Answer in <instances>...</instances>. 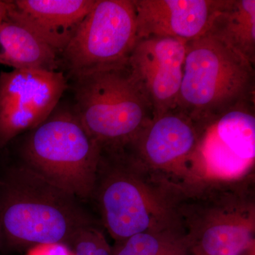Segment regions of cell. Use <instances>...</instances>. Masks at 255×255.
Instances as JSON below:
<instances>
[{
  "instance_id": "cell-9",
  "label": "cell",
  "mask_w": 255,
  "mask_h": 255,
  "mask_svg": "<svg viewBox=\"0 0 255 255\" xmlns=\"http://www.w3.org/2000/svg\"><path fill=\"white\" fill-rule=\"evenodd\" d=\"M68 87V79L58 70L1 72L0 149L46 120Z\"/></svg>"
},
{
  "instance_id": "cell-3",
  "label": "cell",
  "mask_w": 255,
  "mask_h": 255,
  "mask_svg": "<svg viewBox=\"0 0 255 255\" xmlns=\"http://www.w3.org/2000/svg\"><path fill=\"white\" fill-rule=\"evenodd\" d=\"M255 176L186 188L178 218L189 250L239 255L248 249L255 238Z\"/></svg>"
},
{
  "instance_id": "cell-18",
  "label": "cell",
  "mask_w": 255,
  "mask_h": 255,
  "mask_svg": "<svg viewBox=\"0 0 255 255\" xmlns=\"http://www.w3.org/2000/svg\"><path fill=\"white\" fill-rule=\"evenodd\" d=\"M26 255H73L70 247L63 244L34 247L28 250Z\"/></svg>"
},
{
  "instance_id": "cell-11",
  "label": "cell",
  "mask_w": 255,
  "mask_h": 255,
  "mask_svg": "<svg viewBox=\"0 0 255 255\" xmlns=\"http://www.w3.org/2000/svg\"><path fill=\"white\" fill-rule=\"evenodd\" d=\"M186 42L172 37L138 38L129 55V65L147 92L155 117L177 108Z\"/></svg>"
},
{
  "instance_id": "cell-12",
  "label": "cell",
  "mask_w": 255,
  "mask_h": 255,
  "mask_svg": "<svg viewBox=\"0 0 255 255\" xmlns=\"http://www.w3.org/2000/svg\"><path fill=\"white\" fill-rule=\"evenodd\" d=\"M225 0H133L138 38L172 37L183 41L206 34Z\"/></svg>"
},
{
  "instance_id": "cell-16",
  "label": "cell",
  "mask_w": 255,
  "mask_h": 255,
  "mask_svg": "<svg viewBox=\"0 0 255 255\" xmlns=\"http://www.w3.org/2000/svg\"><path fill=\"white\" fill-rule=\"evenodd\" d=\"M117 243L113 255H176L189 250L179 223L137 233Z\"/></svg>"
},
{
  "instance_id": "cell-2",
  "label": "cell",
  "mask_w": 255,
  "mask_h": 255,
  "mask_svg": "<svg viewBox=\"0 0 255 255\" xmlns=\"http://www.w3.org/2000/svg\"><path fill=\"white\" fill-rule=\"evenodd\" d=\"M87 202L19 162L0 178V237L2 248L69 246L84 228L100 223Z\"/></svg>"
},
{
  "instance_id": "cell-19",
  "label": "cell",
  "mask_w": 255,
  "mask_h": 255,
  "mask_svg": "<svg viewBox=\"0 0 255 255\" xmlns=\"http://www.w3.org/2000/svg\"><path fill=\"white\" fill-rule=\"evenodd\" d=\"M8 2L7 1L0 0V24L4 22L7 17Z\"/></svg>"
},
{
  "instance_id": "cell-4",
  "label": "cell",
  "mask_w": 255,
  "mask_h": 255,
  "mask_svg": "<svg viewBox=\"0 0 255 255\" xmlns=\"http://www.w3.org/2000/svg\"><path fill=\"white\" fill-rule=\"evenodd\" d=\"M74 80V110L101 149L125 147L155 117L128 60Z\"/></svg>"
},
{
  "instance_id": "cell-7",
  "label": "cell",
  "mask_w": 255,
  "mask_h": 255,
  "mask_svg": "<svg viewBox=\"0 0 255 255\" xmlns=\"http://www.w3.org/2000/svg\"><path fill=\"white\" fill-rule=\"evenodd\" d=\"M195 123L196 183L236 182L255 176V99Z\"/></svg>"
},
{
  "instance_id": "cell-1",
  "label": "cell",
  "mask_w": 255,
  "mask_h": 255,
  "mask_svg": "<svg viewBox=\"0 0 255 255\" xmlns=\"http://www.w3.org/2000/svg\"><path fill=\"white\" fill-rule=\"evenodd\" d=\"M185 188L140 163L126 147L101 149L90 201L116 242L179 224Z\"/></svg>"
},
{
  "instance_id": "cell-20",
  "label": "cell",
  "mask_w": 255,
  "mask_h": 255,
  "mask_svg": "<svg viewBox=\"0 0 255 255\" xmlns=\"http://www.w3.org/2000/svg\"><path fill=\"white\" fill-rule=\"evenodd\" d=\"M1 249H2V246H1V237H0V250Z\"/></svg>"
},
{
  "instance_id": "cell-5",
  "label": "cell",
  "mask_w": 255,
  "mask_h": 255,
  "mask_svg": "<svg viewBox=\"0 0 255 255\" xmlns=\"http://www.w3.org/2000/svg\"><path fill=\"white\" fill-rule=\"evenodd\" d=\"M100 152L73 106H58L26 132L19 147L21 163L85 202L91 199Z\"/></svg>"
},
{
  "instance_id": "cell-6",
  "label": "cell",
  "mask_w": 255,
  "mask_h": 255,
  "mask_svg": "<svg viewBox=\"0 0 255 255\" xmlns=\"http://www.w3.org/2000/svg\"><path fill=\"white\" fill-rule=\"evenodd\" d=\"M255 65L226 43L206 33L186 42L178 108L194 122L255 99Z\"/></svg>"
},
{
  "instance_id": "cell-13",
  "label": "cell",
  "mask_w": 255,
  "mask_h": 255,
  "mask_svg": "<svg viewBox=\"0 0 255 255\" xmlns=\"http://www.w3.org/2000/svg\"><path fill=\"white\" fill-rule=\"evenodd\" d=\"M6 19L27 28L61 55L96 0L7 1Z\"/></svg>"
},
{
  "instance_id": "cell-10",
  "label": "cell",
  "mask_w": 255,
  "mask_h": 255,
  "mask_svg": "<svg viewBox=\"0 0 255 255\" xmlns=\"http://www.w3.org/2000/svg\"><path fill=\"white\" fill-rule=\"evenodd\" d=\"M198 142L195 122L177 107L155 117L124 147L147 168L187 187L196 184Z\"/></svg>"
},
{
  "instance_id": "cell-8",
  "label": "cell",
  "mask_w": 255,
  "mask_h": 255,
  "mask_svg": "<svg viewBox=\"0 0 255 255\" xmlns=\"http://www.w3.org/2000/svg\"><path fill=\"white\" fill-rule=\"evenodd\" d=\"M137 40L133 0H96L60 63L73 79L126 61Z\"/></svg>"
},
{
  "instance_id": "cell-15",
  "label": "cell",
  "mask_w": 255,
  "mask_h": 255,
  "mask_svg": "<svg viewBox=\"0 0 255 255\" xmlns=\"http://www.w3.org/2000/svg\"><path fill=\"white\" fill-rule=\"evenodd\" d=\"M206 33L226 43L255 65V0H225Z\"/></svg>"
},
{
  "instance_id": "cell-14",
  "label": "cell",
  "mask_w": 255,
  "mask_h": 255,
  "mask_svg": "<svg viewBox=\"0 0 255 255\" xmlns=\"http://www.w3.org/2000/svg\"><path fill=\"white\" fill-rule=\"evenodd\" d=\"M0 64L14 70L58 71L60 55L27 28L6 19L0 24Z\"/></svg>"
},
{
  "instance_id": "cell-17",
  "label": "cell",
  "mask_w": 255,
  "mask_h": 255,
  "mask_svg": "<svg viewBox=\"0 0 255 255\" xmlns=\"http://www.w3.org/2000/svg\"><path fill=\"white\" fill-rule=\"evenodd\" d=\"M100 223H96L79 231L69 247L73 255H113Z\"/></svg>"
}]
</instances>
